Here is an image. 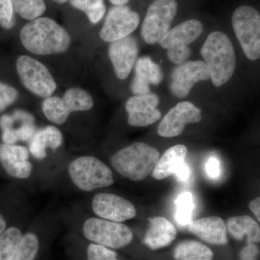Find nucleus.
Returning a JSON list of instances; mask_svg holds the SVG:
<instances>
[{
    "label": "nucleus",
    "instance_id": "3",
    "mask_svg": "<svg viewBox=\"0 0 260 260\" xmlns=\"http://www.w3.org/2000/svg\"><path fill=\"white\" fill-rule=\"evenodd\" d=\"M160 155L158 150L144 143H135L111 157V164L122 177L133 181L144 180L151 174Z\"/></svg>",
    "mask_w": 260,
    "mask_h": 260
},
{
    "label": "nucleus",
    "instance_id": "41",
    "mask_svg": "<svg viewBox=\"0 0 260 260\" xmlns=\"http://www.w3.org/2000/svg\"><path fill=\"white\" fill-rule=\"evenodd\" d=\"M54 1L56 3H59V4H63L66 2L69 1V0H54Z\"/></svg>",
    "mask_w": 260,
    "mask_h": 260
},
{
    "label": "nucleus",
    "instance_id": "14",
    "mask_svg": "<svg viewBox=\"0 0 260 260\" xmlns=\"http://www.w3.org/2000/svg\"><path fill=\"white\" fill-rule=\"evenodd\" d=\"M159 103L158 95L152 93L130 98L125 104L128 124L137 127H144L158 121L161 118V113L157 109Z\"/></svg>",
    "mask_w": 260,
    "mask_h": 260
},
{
    "label": "nucleus",
    "instance_id": "2",
    "mask_svg": "<svg viewBox=\"0 0 260 260\" xmlns=\"http://www.w3.org/2000/svg\"><path fill=\"white\" fill-rule=\"evenodd\" d=\"M200 53L215 86H222L231 80L235 71L236 54L226 34L220 31L210 34Z\"/></svg>",
    "mask_w": 260,
    "mask_h": 260
},
{
    "label": "nucleus",
    "instance_id": "1",
    "mask_svg": "<svg viewBox=\"0 0 260 260\" xmlns=\"http://www.w3.org/2000/svg\"><path fill=\"white\" fill-rule=\"evenodd\" d=\"M20 41L23 47L32 54L51 55L68 50L71 38L55 20L40 17L29 22L22 28Z\"/></svg>",
    "mask_w": 260,
    "mask_h": 260
},
{
    "label": "nucleus",
    "instance_id": "38",
    "mask_svg": "<svg viewBox=\"0 0 260 260\" xmlns=\"http://www.w3.org/2000/svg\"><path fill=\"white\" fill-rule=\"evenodd\" d=\"M260 198H256L249 203V209L254 213L257 218L258 221H260Z\"/></svg>",
    "mask_w": 260,
    "mask_h": 260
},
{
    "label": "nucleus",
    "instance_id": "15",
    "mask_svg": "<svg viewBox=\"0 0 260 260\" xmlns=\"http://www.w3.org/2000/svg\"><path fill=\"white\" fill-rule=\"evenodd\" d=\"M138 42L131 36L111 43L109 56L119 79L124 80L129 76L138 60Z\"/></svg>",
    "mask_w": 260,
    "mask_h": 260
},
{
    "label": "nucleus",
    "instance_id": "19",
    "mask_svg": "<svg viewBox=\"0 0 260 260\" xmlns=\"http://www.w3.org/2000/svg\"><path fill=\"white\" fill-rule=\"evenodd\" d=\"M203 25L198 20H186L169 30L159 42L160 47L165 49L186 47L196 41L201 35Z\"/></svg>",
    "mask_w": 260,
    "mask_h": 260
},
{
    "label": "nucleus",
    "instance_id": "20",
    "mask_svg": "<svg viewBox=\"0 0 260 260\" xmlns=\"http://www.w3.org/2000/svg\"><path fill=\"white\" fill-rule=\"evenodd\" d=\"M149 227L144 244L151 250H157L172 244L177 235L175 226L164 217L149 218Z\"/></svg>",
    "mask_w": 260,
    "mask_h": 260
},
{
    "label": "nucleus",
    "instance_id": "26",
    "mask_svg": "<svg viewBox=\"0 0 260 260\" xmlns=\"http://www.w3.org/2000/svg\"><path fill=\"white\" fill-rule=\"evenodd\" d=\"M13 9L21 18L31 21L41 16L47 10L44 0H11Z\"/></svg>",
    "mask_w": 260,
    "mask_h": 260
},
{
    "label": "nucleus",
    "instance_id": "17",
    "mask_svg": "<svg viewBox=\"0 0 260 260\" xmlns=\"http://www.w3.org/2000/svg\"><path fill=\"white\" fill-rule=\"evenodd\" d=\"M189 232L203 242L213 245L226 244V225L222 218L217 216L206 217L191 220L185 227Z\"/></svg>",
    "mask_w": 260,
    "mask_h": 260
},
{
    "label": "nucleus",
    "instance_id": "25",
    "mask_svg": "<svg viewBox=\"0 0 260 260\" xmlns=\"http://www.w3.org/2000/svg\"><path fill=\"white\" fill-rule=\"evenodd\" d=\"M23 238L21 231L10 227L0 234V260H12Z\"/></svg>",
    "mask_w": 260,
    "mask_h": 260
},
{
    "label": "nucleus",
    "instance_id": "39",
    "mask_svg": "<svg viewBox=\"0 0 260 260\" xmlns=\"http://www.w3.org/2000/svg\"><path fill=\"white\" fill-rule=\"evenodd\" d=\"M6 220H5V219L4 217H3V215L0 214V234H1L2 233L5 232V229H6Z\"/></svg>",
    "mask_w": 260,
    "mask_h": 260
},
{
    "label": "nucleus",
    "instance_id": "34",
    "mask_svg": "<svg viewBox=\"0 0 260 260\" xmlns=\"http://www.w3.org/2000/svg\"><path fill=\"white\" fill-rule=\"evenodd\" d=\"M259 249L254 243H247V246L243 248L241 251L240 258L242 260H256Z\"/></svg>",
    "mask_w": 260,
    "mask_h": 260
},
{
    "label": "nucleus",
    "instance_id": "32",
    "mask_svg": "<svg viewBox=\"0 0 260 260\" xmlns=\"http://www.w3.org/2000/svg\"><path fill=\"white\" fill-rule=\"evenodd\" d=\"M18 97V92L11 85L0 82V112L14 104Z\"/></svg>",
    "mask_w": 260,
    "mask_h": 260
},
{
    "label": "nucleus",
    "instance_id": "6",
    "mask_svg": "<svg viewBox=\"0 0 260 260\" xmlns=\"http://www.w3.org/2000/svg\"><path fill=\"white\" fill-rule=\"evenodd\" d=\"M91 95L80 88H72L63 97L49 96L43 102L42 111L51 122L61 125L68 120L70 114L85 112L93 107Z\"/></svg>",
    "mask_w": 260,
    "mask_h": 260
},
{
    "label": "nucleus",
    "instance_id": "24",
    "mask_svg": "<svg viewBox=\"0 0 260 260\" xmlns=\"http://www.w3.org/2000/svg\"><path fill=\"white\" fill-rule=\"evenodd\" d=\"M175 260H212L213 252L208 246L196 241H185L174 249Z\"/></svg>",
    "mask_w": 260,
    "mask_h": 260
},
{
    "label": "nucleus",
    "instance_id": "13",
    "mask_svg": "<svg viewBox=\"0 0 260 260\" xmlns=\"http://www.w3.org/2000/svg\"><path fill=\"white\" fill-rule=\"evenodd\" d=\"M201 109L191 102L179 103L172 108L160 121L158 133L164 138H174L184 132L186 125L200 122Z\"/></svg>",
    "mask_w": 260,
    "mask_h": 260
},
{
    "label": "nucleus",
    "instance_id": "10",
    "mask_svg": "<svg viewBox=\"0 0 260 260\" xmlns=\"http://www.w3.org/2000/svg\"><path fill=\"white\" fill-rule=\"evenodd\" d=\"M140 23V15L126 5L112 7L108 12L100 32L106 42L112 43L129 37Z\"/></svg>",
    "mask_w": 260,
    "mask_h": 260
},
{
    "label": "nucleus",
    "instance_id": "18",
    "mask_svg": "<svg viewBox=\"0 0 260 260\" xmlns=\"http://www.w3.org/2000/svg\"><path fill=\"white\" fill-rule=\"evenodd\" d=\"M164 74L161 68L149 56L140 58L135 63V75L131 84V90L135 95L150 93V85L161 83Z\"/></svg>",
    "mask_w": 260,
    "mask_h": 260
},
{
    "label": "nucleus",
    "instance_id": "7",
    "mask_svg": "<svg viewBox=\"0 0 260 260\" xmlns=\"http://www.w3.org/2000/svg\"><path fill=\"white\" fill-rule=\"evenodd\" d=\"M84 236L94 244L111 249H121L133 240V234L127 225L105 219L90 218L83 224Z\"/></svg>",
    "mask_w": 260,
    "mask_h": 260
},
{
    "label": "nucleus",
    "instance_id": "4",
    "mask_svg": "<svg viewBox=\"0 0 260 260\" xmlns=\"http://www.w3.org/2000/svg\"><path fill=\"white\" fill-rule=\"evenodd\" d=\"M70 179L78 189L91 191L114 184L110 168L95 157L81 156L70 162L68 167Z\"/></svg>",
    "mask_w": 260,
    "mask_h": 260
},
{
    "label": "nucleus",
    "instance_id": "33",
    "mask_svg": "<svg viewBox=\"0 0 260 260\" xmlns=\"http://www.w3.org/2000/svg\"><path fill=\"white\" fill-rule=\"evenodd\" d=\"M191 55L189 47L172 48L167 49V56L169 60L174 64H180L185 62Z\"/></svg>",
    "mask_w": 260,
    "mask_h": 260
},
{
    "label": "nucleus",
    "instance_id": "35",
    "mask_svg": "<svg viewBox=\"0 0 260 260\" xmlns=\"http://www.w3.org/2000/svg\"><path fill=\"white\" fill-rule=\"evenodd\" d=\"M206 172L212 179H216L220 174V162L216 158H210L205 165Z\"/></svg>",
    "mask_w": 260,
    "mask_h": 260
},
{
    "label": "nucleus",
    "instance_id": "30",
    "mask_svg": "<svg viewBox=\"0 0 260 260\" xmlns=\"http://www.w3.org/2000/svg\"><path fill=\"white\" fill-rule=\"evenodd\" d=\"M87 256L88 260H119L116 251L96 244L88 246Z\"/></svg>",
    "mask_w": 260,
    "mask_h": 260
},
{
    "label": "nucleus",
    "instance_id": "28",
    "mask_svg": "<svg viewBox=\"0 0 260 260\" xmlns=\"http://www.w3.org/2000/svg\"><path fill=\"white\" fill-rule=\"evenodd\" d=\"M175 218L177 223L186 227L191 221V217L194 212L195 205L193 195L191 192L182 193L176 200Z\"/></svg>",
    "mask_w": 260,
    "mask_h": 260
},
{
    "label": "nucleus",
    "instance_id": "40",
    "mask_svg": "<svg viewBox=\"0 0 260 260\" xmlns=\"http://www.w3.org/2000/svg\"><path fill=\"white\" fill-rule=\"evenodd\" d=\"M112 4L115 6H121V5H126L129 3V0H109Z\"/></svg>",
    "mask_w": 260,
    "mask_h": 260
},
{
    "label": "nucleus",
    "instance_id": "11",
    "mask_svg": "<svg viewBox=\"0 0 260 260\" xmlns=\"http://www.w3.org/2000/svg\"><path fill=\"white\" fill-rule=\"evenodd\" d=\"M210 78L208 66L203 61H186L178 64L172 75L171 91L174 96L184 99L195 84Z\"/></svg>",
    "mask_w": 260,
    "mask_h": 260
},
{
    "label": "nucleus",
    "instance_id": "29",
    "mask_svg": "<svg viewBox=\"0 0 260 260\" xmlns=\"http://www.w3.org/2000/svg\"><path fill=\"white\" fill-rule=\"evenodd\" d=\"M39 249V241L34 233L23 236L14 257L12 260H34Z\"/></svg>",
    "mask_w": 260,
    "mask_h": 260
},
{
    "label": "nucleus",
    "instance_id": "27",
    "mask_svg": "<svg viewBox=\"0 0 260 260\" xmlns=\"http://www.w3.org/2000/svg\"><path fill=\"white\" fill-rule=\"evenodd\" d=\"M70 3L73 8L84 12L93 24L99 23L107 11L104 0H70Z\"/></svg>",
    "mask_w": 260,
    "mask_h": 260
},
{
    "label": "nucleus",
    "instance_id": "12",
    "mask_svg": "<svg viewBox=\"0 0 260 260\" xmlns=\"http://www.w3.org/2000/svg\"><path fill=\"white\" fill-rule=\"evenodd\" d=\"M92 209L101 218L117 223L135 218L137 214L136 208L131 202L109 193H100L94 196Z\"/></svg>",
    "mask_w": 260,
    "mask_h": 260
},
{
    "label": "nucleus",
    "instance_id": "9",
    "mask_svg": "<svg viewBox=\"0 0 260 260\" xmlns=\"http://www.w3.org/2000/svg\"><path fill=\"white\" fill-rule=\"evenodd\" d=\"M16 68L23 86L32 93L48 98L55 91V80L47 67L40 61L30 56H20L17 59Z\"/></svg>",
    "mask_w": 260,
    "mask_h": 260
},
{
    "label": "nucleus",
    "instance_id": "37",
    "mask_svg": "<svg viewBox=\"0 0 260 260\" xmlns=\"http://www.w3.org/2000/svg\"><path fill=\"white\" fill-rule=\"evenodd\" d=\"M174 174L179 180L185 181L189 179V176H190V170L185 164H183L179 167Z\"/></svg>",
    "mask_w": 260,
    "mask_h": 260
},
{
    "label": "nucleus",
    "instance_id": "21",
    "mask_svg": "<svg viewBox=\"0 0 260 260\" xmlns=\"http://www.w3.org/2000/svg\"><path fill=\"white\" fill-rule=\"evenodd\" d=\"M63 143L60 130L54 126H48L38 129L32 135L29 143V153L34 158L42 160L47 157V148H59Z\"/></svg>",
    "mask_w": 260,
    "mask_h": 260
},
{
    "label": "nucleus",
    "instance_id": "31",
    "mask_svg": "<svg viewBox=\"0 0 260 260\" xmlns=\"http://www.w3.org/2000/svg\"><path fill=\"white\" fill-rule=\"evenodd\" d=\"M0 25L5 29L14 26V9L11 0H0Z\"/></svg>",
    "mask_w": 260,
    "mask_h": 260
},
{
    "label": "nucleus",
    "instance_id": "36",
    "mask_svg": "<svg viewBox=\"0 0 260 260\" xmlns=\"http://www.w3.org/2000/svg\"><path fill=\"white\" fill-rule=\"evenodd\" d=\"M3 140L5 144H14L19 140L18 129H13V128H7L3 129Z\"/></svg>",
    "mask_w": 260,
    "mask_h": 260
},
{
    "label": "nucleus",
    "instance_id": "22",
    "mask_svg": "<svg viewBox=\"0 0 260 260\" xmlns=\"http://www.w3.org/2000/svg\"><path fill=\"white\" fill-rule=\"evenodd\" d=\"M187 155V148L184 145H177L168 149L159 158L152 176L156 180H162L175 174L179 167L184 164Z\"/></svg>",
    "mask_w": 260,
    "mask_h": 260
},
{
    "label": "nucleus",
    "instance_id": "5",
    "mask_svg": "<svg viewBox=\"0 0 260 260\" xmlns=\"http://www.w3.org/2000/svg\"><path fill=\"white\" fill-rule=\"evenodd\" d=\"M232 25L238 40L248 59L260 56V15L253 7L242 5L234 11Z\"/></svg>",
    "mask_w": 260,
    "mask_h": 260
},
{
    "label": "nucleus",
    "instance_id": "16",
    "mask_svg": "<svg viewBox=\"0 0 260 260\" xmlns=\"http://www.w3.org/2000/svg\"><path fill=\"white\" fill-rule=\"evenodd\" d=\"M28 149L15 145H0V164L10 177L26 179L31 175L32 165L29 161Z\"/></svg>",
    "mask_w": 260,
    "mask_h": 260
},
{
    "label": "nucleus",
    "instance_id": "8",
    "mask_svg": "<svg viewBox=\"0 0 260 260\" xmlns=\"http://www.w3.org/2000/svg\"><path fill=\"white\" fill-rule=\"evenodd\" d=\"M177 0H155L149 7L141 34L148 44H156L169 31L177 13Z\"/></svg>",
    "mask_w": 260,
    "mask_h": 260
},
{
    "label": "nucleus",
    "instance_id": "23",
    "mask_svg": "<svg viewBox=\"0 0 260 260\" xmlns=\"http://www.w3.org/2000/svg\"><path fill=\"white\" fill-rule=\"evenodd\" d=\"M226 229L237 240L247 238V243H259L260 227L259 223L248 215L232 217L227 220Z\"/></svg>",
    "mask_w": 260,
    "mask_h": 260
}]
</instances>
